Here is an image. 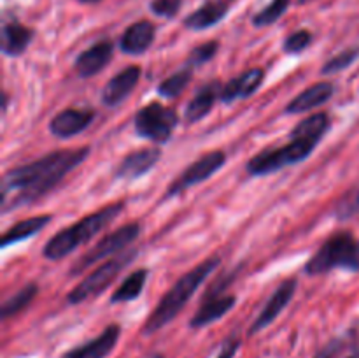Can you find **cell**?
Wrapping results in <instances>:
<instances>
[{"label":"cell","instance_id":"1","mask_svg":"<svg viewBox=\"0 0 359 358\" xmlns=\"http://www.w3.org/2000/svg\"><path fill=\"white\" fill-rule=\"evenodd\" d=\"M90 154V147L60 150L7 171L2 178L4 213L32 204L55 188L70 171L83 164Z\"/></svg>","mask_w":359,"mask_h":358},{"label":"cell","instance_id":"16","mask_svg":"<svg viewBox=\"0 0 359 358\" xmlns=\"http://www.w3.org/2000/svg\"><path fill=\"white\" fill-rule=\"evenodd\" d=\"M263 77H265V69L263 67H256V69L241 74L238 77H233V79L228 81L223 86L221 102L223 104H231V102L238 100V98H249L262 86Z\"/></svg>","mask_w":359,"mask_h":358},{"label":"cell","instance_id":"13","mask_svg":"<svg viewBox=\"0 0 359 358\" xmlns=\"http://www.w3.org/2000/svg\"><path fill=\"white\" fill-rule=\"evenodd\" d=\"M160 158L161 151L158 147H144V150L132 151V153L126 154L119 161L118 168L114 172V178L133 181V179L140 178V175L147 174L160 161Z\"/></svg>","mask_w":359,"mask_h":358},{"label":"cell","instance_id":"8","mask_svg":"<svg viewBox=\"0 0 359 358\" xmlns=\"http://www.w3.org/2000/svg\"><path fill=\"white\" fill-rule=\"evenodd\" d=\"M140 235V223H128L123 225V227L116 228L114 232L107 234L105 237H102L86 255L81 256L76 262V265L69 270V276H79L84 272V269L95 265L100 260L107 258V256L116 255L121 249H125L126 246L132 244L137 237Z\"/></svg>","mask_w":359,"mask_h":358},{"label":"cell","instance_id":"19","mask_svg":"<svg viewBox=\"0 0 359 358\" xmlns=\"http://www.w3.org/2000/svg\"><path fill=\"white\" fill-rule=\"evenodd\" d=\"M333 93H335V86L332 83H328V81L316 83L309 86L307 90L302 91L298 97H294L286 105V111L284 112L286 114H300V112H307L316 107H321L333 97Z\"/></svg>","mask_w":359,"mask_h":358},{"label":"cell","instance_id":"22","mask_svg":"<svg viewBox=\"0 0 359 358\" xmlns=\"http://www.w3.org/2000/svg\"><path fill=\"white\" fill-rule=\"evenodd\" d=\"M32 39H34L32 28L13 21V23H6L2 27V46L0 48L6 56H20L30 46Z\"/></svg>","mask_w":359,"mask_h":358},{"label":"cell","instance_id":"34","mask_svg":"<svg viewBox=\"0 0 359 358\" xmlns=\"http://www.w3.org/2000/svg\"><path fill=\"white\" fill-rule=\"evenodd\" d=\"M342 346H344V343L340 339L332 340V343L326 344V346L323 347V350L319 351L314 358H333L340 350H342Z\"/></svg>","mask_w":359,"mask_h":358},{"label":"cell","instance_id":"9","mask_svg":"<svg viewBox=\"0 0 359 358\" xmlns=\"http://www.w3.org/2000/svg\"><path fill=\"white\" fill-rule=\"evenodd\" d=\"M226 164V153L221 150L210 151V153L202 154L198 160L193 161L188 168H186L182 174H179L177 178L174 179L170 186L167 188V193H165V199H172L175 195H181L184 190L191 188V186L200 185L205 179H209L210 175L216 174L217 171L224 167Z\"/></svg>","mask_w":359,"mask_h":358},{"label":"cell","instance_id":"10","mask_svg":"<svg viewBox=\"0 0 359 358\" xmlns=\"http://www.w3.org/2000/svg\"><path fill=\"white\" fill-rule=\"evenodd\" d=\"M297 286H298V281L294 279V277H290V279L283 281V283L279 284V288H277V290L272 293V297L266 300L265 307L262 309L258 318L255 319V323H252L251 329H249V333H251V336L262 332L263 329H266V326L272 325V323L276 321L277 316L286 309V305L290 304L291 298L294 297Z\"/></svg>","mask_w":359,"mask_h":358},{"label":"cell","instance_id":"26","mask_svg":"<svg viewBox=\"0 0 359 358\" xmlns=\"http://www.w3.org/2000/svg\"><path fill=\"white\" fill-rule=\"evenodd\" d=\"M37 293H39L37 283L25 284L21 290H18L13 297H9L2 304V312H0V314H2V319H9L11 316L18 314V312H21L23 309H27L28 305L32 304V300L37 297Z\"/></svg>","mask_w":359,"mask_h":358},{"label":"cell","instance_id":"21","mask_svg":"<svg viewBox=\"0 0 359 358\" xmlns=\"http://www.w3.org/2000/svg\"><path fill=\"white\" fill-rule=\"evenodd\" d=\"M226 14V0H210V2H205L202 7H198L195 13L188 14L184 18V27L189 28V30H205V28L219 23Z\"/></svg>","mask_w":359,"mask_h":358},{"label":"cell","instance_id":"29","mask_svg":"<svg viewBox=\"0 0 359 358\" xmlns=\"http://www.w3.org/2000/svg\"><path fill=\"white\" fill-rule=\"evenodd\" d=\"M358 58H359V48L346 49V51L339 53V55H335L333 58H330L328 62L323 65L321 74H325V76H332V74L342 72V70H346L347 67L353 65Z\"/></svg>","mask_w":359,"mask_h":358},{"label":"cell","instance_id":"27","mask_svg":"<svg viewBox=\"0 0 359 358\" xmlns=\"http://www.w3.org/2000/svg\"><path fill=\"white\" fill-rule=\"evenodd\" d=\"M191 79H193V69H189V67H184V69L177 70L175 74L168 76L167 79L161 81V83L158 84L156 90H158V93L161 95V97L175 98L186 90V86H188L189 81H191Z\"/></svg>","mask_w":359,"mask_h":358},{"label":"cell","instance_id":"38","mask_svg":"<svg viewBox=\"0 0 359 358\" xmlns=\"http://www.w3.org/2000/svg\"><path fill=\"white\" fill-rule=\"evenodd\" d=\"M354 354H356V357H359V343H358V346H356V353H354Z\"/></svg>","mask_w":359,"mask_h":358},{"label":"cell","instance_id":"39","mask_svg":"<svg viewBox=\"0 0 359 358\" xmlns=\"http://www.w3.org/2000/svg\"><path fill=\"white\" fill-rule=\"evenodd\" d=\"M153 358H163V357H161V354H154Z\"/></svg>","mask_w":359,"mask_h":358},{"label":"cell","instance_id":"32","mask_svg":"<svg viewBox=\"0 0 359 358\" xmlns=\"http://www.w3.org/2000/svg\"><path fill=\"white\" fill-rule=\"evenodd\" d=\"M182 0H153L151 2V13L161 18H174L181 9Z\"/></svg>","mask_w":359,"mask_h":358},{"label":"cell","instance_id":"23","mask_svg":"<svg viewBox=\"0 0 359 358\" xmlns=\"http://www.w3.org/2000/svg\"><path fill=\"white\" fill-rule=\"evenodd\" d=\"M51 216L49 214H39V216L27 218V220H21L20 223H16L14 227H11L6 234L2 235V241H0V248L6 249L11 244H16V242L25 241V239L34 237L35 234L42 230L44 227H48Z\"/></svg>","mask_w":359,"mask_h":358},{"label":"cell","instance_id":"28","mask_svg":"<svg viewBox=\"0 0 359 358\" xmlns=\"http://www.w3.org/2000/svg\"><path fill=\"white\" fill-rule=\"evenodd\" d=\"M290 2L291 0H272L265 9H262L258 14L252 16V25L255 27H270V25H273L286 13Z\"/></svg>","mask_w":359,"mask_h":358},{"label":"cell","instance_id":"18","mask_svg":"<svg viewBox=\"0 0 359 358\" xmlns=\"http://www.w3.org/2000/svg\"><path fill=\"white\" fill-rule=\"evenodd\" d=\"M221 91H223V84L219 81H212L203 86L198 88L195 97L188 102L184 111V119L188 123H198L200 119L205 118L210 111H212L214 104L221 100Z\"/></svg>","mask_w":359,"mask_h":358},{"label":"cell","instance_id":"4","mask_svg":"<svg viewBox=\"0 0 359 358\" xmlns=\"http://www.w3.org/2000/svg\"><path fill=\"white\" fill-rule=\"evenodd\" d=\"M358 241L349 232H337L333 234L316 255L305 265V272L309 276H319V274L330 272L332 269L342 267V269L354 270L356 262Z\"/></svg>","mask_w":359,"mask_h":358},{"label":"cell","instance_id":"17","mask_svg":"<svg viewBox=\"0 0 359 358\" xmlns=\"http://www.w3.org/2000/svg\"><path fill=\"white\" fill-rule=\"evenodd\" d=\"M154 35H156V30H154V25L151 21H137L123 32L119 48L125 55H144L153 46Z\"/></svg>","mask_w":359,"mask_h":358},{"label":"cell","instance_id":"15","mask_svg":"<svg viewBox=\"0 0 359 358\" xmlns=\"http://www.w3.org/2000/svg\"><path fill=\"white\" fill-rule=\"evenodd\" d=\"M112 51H114V46L109 41L97 42L91 48L84 49L76 58V63H74L77 76L83 77V79L97 76L98 72H102L109 65L112 58Z\"/></svg>","mask_w":359,"mask_h":358},{"label":"cell","instance_id":"2","mask_svg":"<svg viewBox=\"0 0 359 358\" xmlns=\"http://www.w3.org/2000/svg\"><path fill=\"white\" fill-rule=\"evenodd\" d=\"M219 263V256H210L205 262L200 263L198 267H195V269L186 272L182 277H179L177 283L161 297L156 309L149 314V318H147L146 325H144L142 329L144 336H151V333L158 332V330L163 329L165 325H168V323L182 311V307L191 300V297L196 293V290H198L203 284V281L217 269Z\"/></svg>","mask_w":359,"mask_h":358},{"label":"cell","instance_id":"40","mask_svg":"<svg viewBox=\"0 0 359 358\" xmlns=\"http://www.w3.org/2000/svg\"><path fill=\"white\" fill-rule=\"evenodd\" d=\"M351 358H359V357H356V354H354V357H351Z\"/></svg>","mask_w":359,"mask_h":358},{"label":"cell","instance_id":"5","mask_svg":"<svg viewBox=\"0 0 359 358\" xmlns=\"http://www.w3.org/2000/svg\"><path fill=\"white\" fill-rule=\"evenodd\" d=\"M316 146H318V142H314V140L291 137L290 142L284 144V146L276 147V150H265L256 154V157H252L245 165V168L255 178L273 174V172L280 171L287 165H294L307 160Z\"/></svg>","mask_w":359,"mask_h":358},{"label":"cell","instance_id":"33","mask_svg":"<svg viewBox=\"0 0 359 358\" xmlns=\"http://www.w3.org/2000/svg\"><path fill=\"white\" fill-rule=\"evenodd\" d=\"M241 344H242L241 337H237V336L228 337V339L223 343V346H221L219 353H217L216 358H233L235 354H237Z\"/></svg>","mask_w":359,"mask_h":358},{"label":"cell","instance_id":"25","mask_svg":"<svg viewBox=\"0 0 359 358\" xmlns=\"http://www.w3.org/2000/svg\"><path fill=\"white\" fill-rule=\"evenodd\" d=\"M147 269H139L135 272L130 274L118 288L112 293L111 304H123V302H132L135 298L140 297L144 286H146L147 281Z\"/></svg>","mask_w":359,"mask_h":358},{"label":"cell","instance_id":"31","mask_svg":"<svg viewBox=\"0 0 359 358\" xmlns=\"http://www.w3.org/2000/svg\"><path fill=\"white\" fill-rule=\"evenodd\" d=\"M312 42V34L309 30H297L291 35H287V39L284 41V51L290 53V55H300L302 51L311 46Z\"/></svg>","mask_w":359,"mask_h":358},{"label":"cell","instance_id":"14","mask_svg":"<svg viewBox=\"0 0 359 358\" xmlns=\"http://www.w3.org/2000/svg\"><path fill=\"white\" fill-rule=\"evenodd\" d=\"M140 74H142V70H140L139 65H130L123 69L121 72L116 74L102 90V102L107 107H116V105L121 104L135 90L137 83L140 81Z\"/></svg>","mask_w":359,"mask_h":358},{"label":"cell","instance_id":"30","mask_svg":"<svg viewBox=\"0 0 359 358\" xmlns=\"http://www.w3.org/2000/svg\"><path fill=\"white\" fill-rule=\"evenodd\" d=\"M217 48H219V42L217 41H209V42H203V44L196 46L195 49H191L189 53L188 60H186V67L189 69H195V67L203 65V63L210 62V60L216 56Z\"/></svg>","mask_w":359,"mask_h":358},{"label":"cell","instance_id":"35","mask_svg":"<svg viewBox=\"0 0 359 358\" xmlns=\"http://www.w3.org/2000/svg\"><path fill=\"white\" fill-rule=\"evenodd\" d=\"M359 270V241H358V251H356V262H354V272Z\"/></svg>","mask_w":359,"mask_h":358},{"label":"cell","instance_id":"12","mask_svg":"<svg viewBox=\"0 0 359 358\" xmlns=\"http://www.w3.org/2000/svg\"><path fill=\"white\" fill-rule=\"evenodd\" d=\"M119 336H121V326L118 323H112V325L105 326L100 336L67 351L60 358H107L118 344Z\"/></svg>","mask_w":359,"mask_h":358},{"label":"cell","instance_id":"3","mask_svg":"<svg viewBox=\"0 0 359 358\" xmlns=\"http://www.w3.org/2000/svg\"><path fill=\"white\" fill-rule=\"evenodd\" d=\"M123 206H125L123 202L105 206L104 209L84 216L83 220L77 221L76 225H70V227L60 230L58 234L53 235V237L46 242L44 249H42L44 258L56 262V260L65 258L67 255L76 251L81 244L91 241V239H93L95 235L100 234L111 221H114L116 218L123 213Z\"/></svg>","mask_w":359,"mask_h":358},{"label":"cell","instance_id":"20","mask_svg":"<svg viewBox=\"0 0 359 358\" xmlns=\"http://www.w3.org/2000/svg\"><path fill=\"white\" fill-rule=\"evenodd\" d=\"M235 302H237L235 295H212L200 305V309L189 321V326L191 329H202V326L217 321L235 307Z\"/></svg>","mask_w":359,"mask_h":358},{"label":"cell","instance_id":"6","mask_svg":"<svg viewBox=\"0 0 359 358\" xmlns=\"http://www.w3.org/2000/svg\"><path fill=\"white\" fill-rule=\"evenodd\" d=\"M133 125L139 137L156 144H165L170 140L175 126L179 125V114L160 102H151L137 111Z\"/></svg>","mask_w":359,"mask_h":358},{"label":"cell","instance_id":"36","mask_svg":"<svg viewBox=\"0 0 359 358\" xmlns=\"http://www.w3.org/2000/svg\"><path fill=\"white\" fill-rule=\"evenodd\" d=\"M354 211H359V190L356 193V200H354Z\"/></svg>","mask_w":359,"mask_h":358},{"label":"cell","instance_id":"7","mask_svg":"<svg viewBox=\"0 0 359 358\" xmlns=\"http://www.w3.org/2000/svg\"><path fill=\"white\" fill-rule=\"evenodd\" d=\"M135 256V251L132 253H123L118 258H112L109 262L102 263L98 269H95L90 276L84 277L81 283H77L76 286L70 290V293L67 295V302L70 305H77L81 302L88 300V298H93L97 295H100L112 281L118 277V274L121 272L123 267L128 265L130 260Z\"/></svg>","mask_w":359,"mask_h":358},{"label":"cell","instance_id":"37","mask_svg":"<svg viewBox=\"0 0 359 358\" xmlns=\"http://www.w3.org/2000/svg\"><path fill=\"white\" fill-rule=\"evenodd\" d=\"M79 2H83V4H97V2H100V0H79Z\"/></svg>","mask_w":359,"mask_h":358},{"label":"cell","instance_id":"24","mask_svg":"<svg viewBox=\"0 0 359 358\" xmlns=\"http://www.w3.org/2000/svg\"><path fill=\"white\" fill-rule=\"evenodd\" d=\"M330 116L326 112H316L311 114L309 118L302 119L293 130H291L290 137H298V139H309L314 140V142H321V139L325 137V133L330 130Z\"/></svg>","mask_w":359,"mask_h":358},{"label":"cell","instance_id":"11","mask_svg":"<svg viewBox=\"0 0 359 358\" xmlns=\"http://www.w3.org/2000/svg\"><path fill=\"white\" fill-rule=\"evenodd\" d=\"M95 119V112L88 109H63L62 112L55 116L49 123V132L53 137L58 139H70L74 135H79L81 132L91 125Z\"/></svg>","mask_w":359,"mask_h":358}]
</instances>
